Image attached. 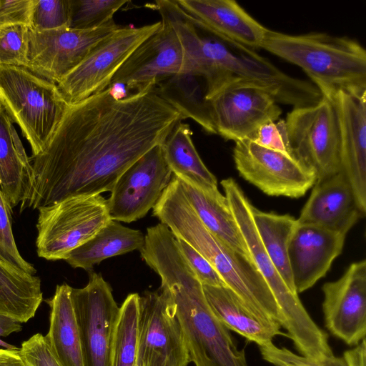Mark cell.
Instances as JSON below:
<instances>
[{"label":"cell","instance_id":"6da1fadb","mask_svg":"<svg viewBox=\"0 0 366 366\" xmlns=\"http://www.w3.org/2000/svg\"><path fill=\"white\" fill-rule=\"evenodd\" d=\"M182 120L153 89L122 97L109 86L69 104L45 150L30 157L32 185L21 210L111 192L123 172Z\"/></svg>","mask_w":366,"mask_h":366},{"label":"cell","instance_id":"7a4b0ae2","mask_svg":"<svg viewBox=\"0 0 366 366\" xmlns=\"http://www.w3.org/2000/svg\"><path fill=\"white\" fill-rule=\"evenodd\" d=\"M153 215L173 234L183 239L214 267L226 286L249 310L262 317L282 323L276 300L252 258L232 249L202 224L189 204L177 177L172 176Z\"/></svg>","mask_w":366,"mask_h":366},{"label":"cell","instance_id":"3957f363","mask_svg":"<svg viewBox=\"0 0 366 366\" xmlns=\"http://www.w3.org/2000/svg\"><path fill=\"white\" fill-rule=\"evenodd\" d=\"M262 49L301 68L322 95L366 94V51L356 39L322 32L268 29Z\"/></svg>","mask_w":366,"mask_h":366},{"label":"cell","instance_id":"277c9868","mask_svg":"<svg viewBox=\"0 0 366 366\" xmlns=\"http://www.w3.org/2000/svg\"><path fill=\"white\" fill-rule=\"evenodd\" d=\"M221 185L249 255L276 300L287 337L304 357L322 360L332 355L328 335L313 321L298 294L287 287L266 252L253 222L252 203L234 179H222Z\"/></svg>","mask_w":366,"mask_h":366},{"label":"cell","instance_id":"5b68a950","mask_svg":"<svg viewBox=\"0 0 366 366\" xmlns=\"http://www.w3.org/2000/svg\"><path fill=\"white\" fill-rule=\"evenodd\" d=\"M0 102L29 142L32 157L43 152L69 104L56 84L22 66H0Z\"/></svg>","mask_w":366,"mask_h":366},{"label":"cell","instance_id":"8992f818","mask_svg":"<svg viewBox=\"0 0 366 366\" xmlns=\"http://www.w3.org/2000/svg\"><path fill=\"white\" fill-rule=\"evenodd\" d=\"M38 211L36 252L47 260H65L112 220L101 194L71 197Z\"/></svg>","mask_w":366,"mask_h":366},{"label":"cell","instance_id":"52a82bcc","mask_svg":"<svg viewBox=\"0 0 366 366\" xmlns=\"http://www.w3.org/2000/svg\"><path fill=\"white\" fill-rule=\"evenodd\" d=\"M285 122L290 155L315 172L316 182L341 172L339 124L330 98L293 107Z\"/></svg>","mask_w":366,"mask_h":366},{"label":"cell","instance_id":"ba28073f","mask_svg":"<svg viewBox=\"0 0 366 366\" xmlns=\"http://www.w3.org/2000/svg\"><path fill=\"white\" fill-rule=\"evenodd\" d=\"M160 26L161 21L138 27L120 26L99 43L56 84L66 104L78 103L107 89L127 58Z\"/></svg>","mask_w":366,"mask_h":366},{"label":"cell","instance_id":"9c48e42d","mask_svg":"<svg viewBox=\"0 0 366 366\" xmlns=\"http://www.w3.org/2000/svg\"><path fill=\"white\" fill-rule=\"evenodd\" d=\"M84 366H111L112 350L119 307L112 289L99 274L89 272L83 288L71 287Z\"/></svg>","mask_w":366,"mask_h":366},{"label":"cell","instance_id":"30bf717a","mask_svg":"<svg viewBox=\"0 0 366 366\" xmlns=\"http://www.w3.org/2000/svg\"><path fill=\"white\" fill-rule=\"evenodd\" d=\"M183 334L168 292L160 287L139 297L138 366H187Z\"/></svg>","mask_w":366,"mask_h":366},{"label":"cell","instance_id":"8fae6325","mask_svg":"<svg viewBox=\"0 0 366 366\" xmlns=\"http://www.w3.org/2000/svg\"><path fill=\"white\" fill-rule=\"evenodd\" d=\"M233 159L239 175L269 196L300 198L317 181L315 172L293 157L249 139L235 142Z\"/></svg>","mask_w":366,"mask_h":366},{"label":"cell","instance_id":"7c38bea8","mask_svg":"<svg viewBox=\"0 0 366 366\" xmlns=\"http://www.w3.org/2000/svg\"><path fill=\"white\" fill-rule=\"evenodd\" d=\"M119 26L113 19L90 29L64 27L37 31L29 29L26 68L58 84L99 43Z\"/></svg>","mask_w":366,"mask_h":366},{"label":"cell","instance_id":"4fadbf2b","mask_svg":"<svg viewBox=\"0 0 366 366\" xmlns=\"http://www.w3.org/2000/svg\"><path fill=\"white\" fill-rule=\"evenodd\" d=\"M208 102L216 134L234 142L251 139L259 127L282 114L271 93L250 81L229 84Z\"/></svg>","mask_w":366,"mask_h":366},{"label":"cell","instance_id":"5bb4252c","mask_svg":"<svg viewBox=\"0 0 366 366\" xmlns=\"http://www.w3.org/2000/svg\"><path fill=\"white\" fill-rule=\"evenodd\" d=\"M161 26L144 41L118 69L109 86L122 97L152 89L159 82L180 74L183 62L179 39L170 26Z\"/></svg>","mask_w":366,"mask_h":366},{"label":"cell","instance_id":"9a60e30c","mask_svg":"<svg viewBox=\"0 0 366 366\" xmlns=\"http://www.w3.org/2000/svg\"><path fill=\"white\" fill-rule=\"evenodd\" d=\"M172 172L162 144L156 145L120 176L107 199L112 220L129 223L144 217L168 186Z\"/></svg>","mask_w":366,"mask_h":366},{"label":"cell","instance_id":"2e32d148","mask_svg":"<svg viewBox=\"0 0 366 366\" xmlns=\"http://www.w3.org/2000/svg\"><path fill=\"white\" fill-rule=\"evenodd\" d=\"M322 290L326 328L345 344L357 345L366 335V260L352 263Z\"/></svg>","mask_w":366,"mask_h":366},{"label":"cell","instance_id":"e0dca14e","mask_svg":"<svg viewBox=\"0 0 366 366\" xmlns=\"http://www.w3.org/2000/svg\"><path fill=\"white\" fill-rule=\"evenodd\" d=\"M325 97L332 102L338 119L340 172L350 184L357 207L365 216L366 213V94L357 96L339 91Z\"/></svg>","mask_w":366,"mask_h":366},{"label":"cell","instance_id":"ac0fdd59","mask_svg":"<svg viewBox=\"0 0 366 366\" xmlns=\"http://www.w3.org/2000/svg\"><path fill=\"white\" fill-rule=\"evenodd\" d=\"M346 236L313 225L297 224L290 242L288 257L297 294L311 288L325 276L342 253Z\"/></svg>","mask_w":366,"mask_h":366},{"label":"cell","instance_id":"d6986e66","mask_svg":"<svg viewBox=\"0 0 366 366\" xmlns=\"http://www.w3.org/2000/svg\"><path fill=\"white\" fill-rule=\"evenodd\" d=\"M197 24L211 32L256 51L268 29L234 0H176Z\"/></svg>","mask_w":366,"mask_h":366},{"label":"cell","instance_id":"ffe728a7","mask_svg":"<svg viewBox=\"0 0 366 366\" xmlns=\"http://www.w3.org/2000/svg\"><path fill=\"white\" fill-rule=\"evenodd\" d=\"M362 217L350 184L339 172L315 182L297 221L347 234Z\"/></svg>","mask_w":366,"mask_h":366},{"label":"cell","instance_id":"44dd1931","mask_svg":"<svg viewBox=\"0 0 366 366\" xmlns=\"http://www.w3.org/2000/svg\"><path fill=\"white\" fill-rule=\"evenodd\" d=\"M207 302L219 321L228 330H233L258 346L272 342L281 332V324L274 320L255 315L239 297L227 286L202 285Z\"/></svg>","mask_w":366,"mask_h":366},{"label":"cell","instance_id":"7402d4cb","mask_svg":"<svg viewBox=\"0 0 366 366\" xmlns=\"http://www.w3.org/2000/svg\"><path fill=\"white\" fill-rule=\"evenodd\" d=\"M32 166L13 122L0 106V189L11 209L27 200L32 185Z\"/></svg>","mask_w":366,"mask_h":366},{"label":"cell","instance_id":"603a6c76","mask_svg":"<svg viewBox=\"0 0 366 366\" xmlns=\"http://www.w3.org/2000/svg\"><path fill=\"white\" fill-rule=\"evenodd\" d=\"M71 291L67 284L59 285L54 295L46 300L50 312L45 338L61 366H84Z\"/></svg>","mask_w":366,"mask_h":366},{"label":"cell","instance_id":"cb8c5ba5","mask_svg":"<svg viewBox=\"0 0 366 366\" xmlns=\"http://www.w3.org/2000/svg\"><path fill=\"white\" fill-rule=\"evenodd\" d=\"M179 181L187 199L204 227L232 249L251 257L226 197L218 189L202 190Z\"/></svg>","mask_w":366,"mask_h":366},{"label":"cell","instance_id":"d4e9b609","mask_svg":"<svg viewBox=\"0 0 366 366\" xmlns=\"http://www.w3.org/2000/svg\"><path fill=\"white\" fill-rule=\"evenodd\" d=\"M144 244V235L141 231L111 220L91 239L72 250L65 261L74 268L90 272L105 259L140 250Z\"/></svg>","mask_w":366,"mask_h":366},{"label":"cell","instance_id":"484cf974","mask_svg":"<svg viewBox=\"0 0 366 366\" xmlns=\"http://www.w3.org/2000/svg\"><path fill=\"white\" fill-rule=\"evenodd\" d=\"M42 300L39 277L21 270L0 254V315L26 322L34 317Z\"/></svg>","mask_w":366,"mask_h":366},{"label":"cell","instance_id":"4316f807","mask_svg":"<svg viewBox=\"0 0 366 366\" xmlns=\"http://www.w3.org/2000/svg\"><path fill=\"white\" fill-rule=\"evenodd\" d=\"M188 124L179 122L162 143L166 162L182 182L202 190L218 189L214 175L200 158L192 140Z\"/></svg>","mask_w":366,"mask_h":366},{"label":"cell","instance_id":"83f0119b","mask_svg":"<svg viewBox=\"0 0 366 366\" xmlns=\"http://www.w3.org/2000/svg\"><path fill=\"white\" fill-rule=\"evenodd\" d=\"M200 80L203 79L179 74L159 82L153 90L174 107L183 119L191 118L207 133L217 134L206 99V86Z\"/></svg>","mask_w":366,"mask_h":366},{"label":"cell","instance_id":"f1b7e54d","mask_svg":"<svg viewBox=\"0 0 366 366\" xmlns=\"http://www.w3.org/2000/svg\"><path fill=\"white\" fill-rule=\"evenodd\" d=\"M251 210L255 228L266 252L287 287L297 293L288 257L289 244L297 224V219L289 214L262 212L253 205Z\"/></svg>","mask_w":366,"mask_h":366},{"label":"cell","instance_id":"f546056e","mask_svg":"<svg viewBox=\"0 0 366 366\" xmlns=\"http://www.w3.org/2000/svg\"><path fill=\"white\" fill-rule=\"evenodd\" d=\"M139 297L129 295L119 307L114 334L111 366H134L137 362Z\"/></svg>","mask_w":366,"mask_h":366},{"label":"cell","instance_id":"4dcf8cb0","mask_svg":"<svg viewBox=\"0 0 366 366\" xmlns=\"http://www.w3.org/2000/svg\"><path fill=\"white\" fill-rule=\"evenodd\" d=\"M69 28L90 29L113 20L114 14L128 1L69 0Z\"/></svg>","mask_w":366,"mask_h":366},{"label":"cell","instance_id":"1f68e13d","mask_svg":"<svg viewBox=\"0 0 366 366\" xmlns=\"http://www.w3.org/2000/svg\"><path fill=\"white\" fill-rule=\"evenodd\" d=\"M29 26L14 24L0 28V66L27 67Z\"/></svg>","mask_w":366,"mask_h":366},{"label":"cell","instance_id":"d6a6232c","mask_svg":"<svg viewBox=\"0 0 366 366\" xmlns=\"http://www.w3.org/2000/svg\"><path fill=\"white\" fill-rule=\"evenodd\" d=\"M69 0H34L29 29L46 31L69 27Z\"/></svg>","mask_w":366,"mask_h":366},{"label":"cell","instance_id":"836d02e7","mask_svg":"<svg viewBox=\"0 0 366 366\" xmlns=\"http://www.w3.org/2000/svg\"><path fill=\"white\" fill-rule=\"evenodd\" d=\"M11 214L12 209L0 189V254L21 270L35 274L34 267L22 257L16 244Z\"/></svg>","mask_w":366,"mask_h":366},{"label":"cell","instance_id":"e575fe53","mask_svg":"<svg viewBox=\"0 0 366 366\" xmlns=\"http://www.w3.org/2000/svg\"><path fill=\"white\" fill-rule=\"evenodd\" d=\"M259 348L263 360L274 366H348L343 355L312 360L297 355L285 347H278L272 342L259 346Z\"/></svg>","mask_w":366,"mask_h":366},{"label":"cell","instance_id":"d590c367","mask_svg":"<svg viewBox=\"0 0 366 366\" xmlns=\"http://www.w3.org/2000/svg\"><path fill=\"white\" fill-rule=\"evenodd\" d=\"M175 238L180 252L202 285L226 286L217 270L204 257L183 239Z\"/></svg>","mask_w":366,"mask_h":366},{"label":"cell","instance_id":"8d00e7d4","mask_svg":"<svg viewBox=\"0 0 366 366\" xmlns=\"http://www.w3.org/2000/svg\"><path fill=\"white\" fill-rule=\"evenodd\" d=\"M19 352L26 366H61L41 333L24 341Z\"/></svg>","mask_w":366,"mask_h":366},{"label":"cell","instance_id":"74e56055","mask_svg":"<svg viewBox=\"0 0 366 366\" xmlns=\"http://www.w3.org/2000/svg\"><path fill=\"white\" fill-rule=\"evenodd\" d=\"M249 140L262 147L290 155L284 119L262 125Z\"/></svg>","mask_w":366,"mask_h":366},{"label":"cell","instance_id":"f35d334b","mask_svg":"<svg viewBox=\"0 0 366 366\" xmlns=\"http://www.w3.org/2000/svg\"><path fill=\"white\" fill-rule=\"evenodd\" d=\"M34 0H0V28L14 24L29 26Z\"/></svg>","mask_w":366,"mask_h":366},{"label":"cell","instance_id":"ab89813d","mask_svg":"<svg viewBox=\"0 0 366 366\" xmlns=\"http://www.w3.org/2000/svg\"><path fill=\"white\" fill-rule=\"evenodd\" d=\"M343 356L348 366H366L365 338L353 349L345 351Z\"/></svg>","mask_w":366,"mask_h":366},{"label":"cell","instance_id":"60d3db41","mask_svg":"<svg viewBox=\"0 0 366 366\" xmlns=\"http://www.w3.org/2000/svg\"><path fill=\"white\" fill-rule=\"evenodd\" d=\"M0 366H26L23 361L19 349H0Z\"/></svg>","mask_w":366,"mask_h":366},{"label":"cell","instance_id":"b9f144b4","mask_svg":"<svg viewBox=\"0 0 366 366\" xmlns=\"http://www.w3.org/2000/svg\"><path fill=\"white\" fill-rule=\"evenodd\" d=\"M22 330L20 322L0 315V337H6L13 332H19Z\"/></svg>","mask_w":366,"mask_h":366},{"label":"cell","instance_id":"7bdbcfd3","mask_svg":"<svg viewBox=\"0 0 366 366\" xmlns=\"http://www.w3.org/2000/svg\"><path fill=\"white\" fill-rule=\"evenodd\" d=\"M0 346L4 347L6 350H10L19 349L12 345H10V344L1 340V339H0Z\"/></svg>","mask_w":366,"mask_h":366},{"label":"cell","instance_id":"ee69618b","mask_svg":"<svg viewBox=\"0 0 366 366\" xmlns=\"http://www.w3.org/2000/svg\"><path fill=\"white\" fill-rule=\"evenodd\" d=\"M134 366H138L137 365H135Z\"/></svg>","mask_w":366,"mask_h":366},{"label":"cell","instance_id":"f6af8a7d","mask_svg":"<svg viewBox=\"0 0 366 366\" xmlns=\"http://www.w3.org/2000/svg\"><path fill=\"white\" fill-rule=\"evenodd\" d=\"M1 102H0V106H1Z\"/></svg>","mask_w":366,"mask_h":366}]
</instances>
